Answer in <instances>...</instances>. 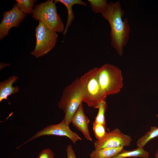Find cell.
Wrapping results in <instances>:
<instances>
[{
	"label": "cell",
	"mask_w": 158,
	"mask_h": 158,
	"mask_svg": "<svg viewBox=\"0 0 158 158\" xmlns=\"http://www.w3.org/2000/svg\"><path fill=\"white\" fill-rule=\"evenodd\" d=\"M132 141L131 137L116 128L107 133L102 139L94 143L95 149L104 148H114L129 146Z\"/></svg>",
	"instance_id": "ba28073f"
},
{
	"label": "cell",
	"mask_w": 158,
	"mask_h": 158,
	"mask_svg": "<svg viewBox=\"0 0 158 158\" xmlns=\"http://www.w3.org/2000/svg\"><path fill=\"white\" fill-rule=\"evenodd\" d=\"M98 76L101 89L107 96L118 93L123 87L121 71L112 64L106 63L99 68Z\"/></svg>",
	"instance_id": "5b68a950"
},
{
	"label": "cell",
	"mask_w": 158,
	"mask_h": 158,
	"mask_svg": "<svg viewBox=\"0 0 158 158\" xmlns=\"http://www.w3.org/2000/svg\"><path fill=\"white\" fill-rule=\"evenodd\" d=\"M123 150V147L95 149L90 154V158H111Z\"/></svg>",
	"instance_id": "4fadbf2b"
},
{
	"label": "cell",
	"mask_w": 158,
	"mask_h": 158,
	"mask_svg": "<svg viewBox=\"0 0 158 158\" xmlns=\"http://www.w3.org/2000/svg\"><path fill=\"white\" fill-rule=\"evenodd\" d=\"M107 108V104L105 101L99 103L96 109H98L97 114L94 122L106 126L105 113Z\"/></svg>",
	"instance_id": "ac0fdd59"
},
{
	"label": "cell",
	"mask_w": 158,
	"mask_h": 158,
	"mask_svg": "<svg viewBox=\"0 0 158 158\" xmlns=\"http://www.w3.org/2000/svg\"><path fill=\"white\" fill-rule=\"evenodd\" d=\"M36 43L30 54L37 58L47 54L55 46L57 41V32L39 21L35 28Z\"/></svg>",
	"instance_id": "8992f818"
},
{
	"label": "cell",
	"mask_w": 158,
	"mask_h": 158,
	"mask_svg": "<svg viewBox=\"0 0 158 158\" xmlns=\"http://www.w3.org/2000/svg\"><path fill=\"white\" fill-rule=\"evenodd\" d=\"M83 101L82 85L79 78H77L64 89L58 103V107L64 113L62 121L69 126L71 119Z\"/></svg>",
	"instance_id": "7a4b0ae2"
},
{
	"label": "cell",
	"mask_w": 158,
	"mask_h": 158,
	"mask_svg": "<svg viewBox=\"0 0 158 158\" xmlns=\"http://www.w3.org/2000/svg\"><path fill=\"white\" fill-rule=\"evenodd\" d=\"M32 16L57 33L63 32L64 31V24L57 13L56 4L53 0L36 4L34 6Z\"/></svg>",
	"instance_id": "277c9868"
},
{
	"label": "cell",
	"mask_w": 158,
	"mask_h": 158,
	"mask_svg": "<svg viewBox=\"0 0 158 158\" xmlns=\"http://www.w3.org/2000/svg\"><path fill=\"white\" fill-rule=\"evenodd\" d=\"M99 68L95 67L80 78L83 95V102L89 107L95 109L98 104L106 101L107 96L103 93L98 79Z\"/></svg>",
	"instance_id": "3957f363"
},
{
	"label": "cell",
	"mask_w": 158,
	"mask_h": 158,
	"mask_svg": "<svg viewBox=\"0 0 158 158\" xmlns=\"http://www.w3.org/2000/svg\"><path fill=\"white\" fill-rule=\"evenodd\" d=\"M54 1L56 4L59 2L63 4L67 10L68 17L67 22L64 31L63 33V34L65 36L68 32L69 27L75 18L72 9L73 6L77 4L86 6L87 4L81 0H55Z\"/></svg>",
	"instance_id": "7c38bea8"
},
{
	"label": "cell",
	"mask_w": 158,
	"mask_h": 158,
	"mask_svg": "<svg viewBox=\"0 0 158 158\" xmlns=\"http://www.w3.org/2000/svg\"><path fill=\"white\" fill-rule=\"evenodd\" d=\"M106 129V126L93 122V130L97 140H101L105 137L107 133Z\"/></svg>",
	"instance_id": "d6986e66"
},
{
	"label": "cell",
	"mask_w": 158,
	"mask_h": 158,
	"mask_svg": "<svg viewBox=\"0 0 158 158\" xmlns=\"http://www.w3.org/2000/svg\"><path fill=\"white\" fill-rule=\"evenodd\" d=\"M61 121L58 124L47 126L41 130L37 132L34 135L17 147L20 148L26 143L38 137L45 135H56L65 136L69 138L74 144L82 138L75 132L72 131L69 126Z\"/></svg>",
	"instance_id": "52a82bcc"
},
{
	"label": "cell",
	"mask_w": 158,
	"mask_h": 158,
	"mask_svg": "<svg viewBox=\"0 0 158 158\" xmlns=\"http://www.w3.org/2000/svg\"><path fill=\"white\" fill-rule=\"evenodd\" d=\"M155 158H158V148L154 155Z\"/></svg>",
	"instance_id": "7402d4cb"
},
{
	"label": "cell",
	"mask_w": 158,
	"mask_h": 158,
	"mask_svg": "<svg viewBox=\"0 0 158 158\" xmlns=\"http://www.w3.org/2000/svg\"><path fill=\"white\" fill-rule=\"evenodd\" d=\"M18 8L16 4L9 11H5L0 24V40L8 35L9 30L13 27H18L26 16Z\"/></svg>",
	"instance_id": "9c48e42d"
},
{
	"label": "cell",
	"mask_w": 158,
	"mask_h": 158,
	"mask_svg": "<svg viewBox=\"0 0 158 158\" xmlns=\"http://www.w3.org/2000/svg\"><path fill=\"white\" fill-rule=\"evenodd\" d=\"M54 155L52 151L47 148L41 151L37 158H54Z\"/></svg>",
	"instance_id": "ffe728a7"
},
{
	"label": "cell",
	"mask_w": 158,
	"mask_h": 158,
	"mask_svg": "<svg viewBox=\"0 0 158 158\" xmlns=\"http://www.w3.org/2000/svg\"><path fill=\"white\" fill-rule=\"evenodd\" d=\"M18 79V77L13 75L6 80L0 83V102L4 100H7L8 97L11 95L19 92L18 86L13 87V85Z\"/></svg>",
	"instance_id": "8fae6325"
},
{
	"label": "cell",
	"mask_w": 158,
	"mask_h": 158,
	"mask_svg": "<svg viewBox=\"0 0 158 158\" xmlns=\"http://www.w3.org/2000/svg\"><path fill=\"white\" fill-rule=\"evenodd\" d=\"M150 154L144 150L143 147H138L133 150L127 151L124 149L111 158H126L129 157H140L148 158Z\"/></svg>",
	"instance_id": "5bb4252c"
},
{
	"label": "cell",
	"mask_w": 158,
	"mask_h": 158,
	"mask_svg": "<svg viewBox=\"0 0 158 158\" xmlns=\"http://www.w3.org/2000/svg\"><path fill=\"white\" fill-rule=\"evenodd\" d=\"M92 11L96 13L102 14L107 9L108 2L106 0H88Z\"/></svg>",
	"instance_id": "2e32d148"
},
{
	"label": "cell",
	"mask_w": 158,
	"mask_h": 158,
	"mask_svg": "<svg viewBox=\"0 0 158 158\" xmlns=\"http://www.w3.org/2000/svg\"><path fill=\"white\" fill-rule=\"evenodd\" d=\"M124 11L119 1L108 3L106 10L101 15L109 23L111 28V44L119 56L129 38L130 28L127 19L124 17Z\"/></svg>",
	"instance_id": "6da1fadb"
},
{
	"label": "cell",
	"mask_w": 158,
	"mask_h": 158,
	"mask_svg": "<svg viewBox=\"0 0 158 158\" xmlns=\"http://www.w3.org/2000/svg\"><path fill=\"white\" fill-rule=\"evenodd\" d=\"M67 158H76L75 152L71 144L68 145L66 149Z\"/></svg>",
	"instance_id": "44dd1931"
},
{
	"label": "cell",
	"mask_w": 158,
	"mask_h": 158,
	"mask_svg": "<svg viewBox=\"0 0 158 158\" xmlns=\"http://www.w3.org/2000/svg\"><path fill=\"white\" fill-rule=\"evenodd\" d=\"M16 4L19 8L24 13L32 14L34 5L37 1L35 0H16Z\"/></svg>",
	"instance_id": "e0dca14e"
},
{
	"label": "cell",
	"mask_w": 158,
	"mask_h": 158,
	"mask_svg": "<svg viewBox=\"0 0 158 158\" xmlns=\"http://www.w3.org/2000/svg\"><path fill=\"white\" fill-rule=\"evenodd\" d=\"M158 137V127H151L150 130L142 136L137 141L138 147H143L148 142Z\"/></svg>",
	"instance_id": "9a60e30c"
},
{
	"label": "cell",
	"mask_w": 158,
	"mask_h": 158,
	"mask_svg": "<svg viewBox=\"0 0 158 158\" xmlns=\"http://www.w3.org/2000/svg\"><path fill=\"white\" fill-rule=\"evenodd\" d=\"M90 122L89 118L85 114L82 104L73 116L71 123L82 133L86 140L92 141V139L89 130L88 125Z\"/></svg>",
	"instance_id": "30bf717a"
}]
</instances>
